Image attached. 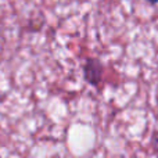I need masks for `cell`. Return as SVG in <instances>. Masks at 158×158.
Instances as JSON below:
<instances>
[{"label": "cell", "mask_w": 158, "mask_h": 158, "mask_svg": "<svg viewBox=\"0 0 158 158\" xmlns=\"http://www.w3.org/2000/svg\"><path fill=\"white\" fill-rule=\"evenodd\" d=\"M85 78H86V81L89 82V83L92 85H98V82L101 81V65L100 63H98L97 60H94V58H89V60L86 61V64H85Z\"/></svg>", "instance_id": "6da1fadb"}, {"label": "cell", "mask_w": 158, "mask_h": 158, "mask_svg": "<svg viewBox=\"0 0 158 158\" xmlns=\"http://www.w3.org/2000/svg\"><path fill=\"white\" fill-rule=\"evenodd\" d=\"M147 2H150L151 4H156V3H158V0H147Z\"/></svg>", "instance_id": "7a4b0ae2"}]
</instances>
